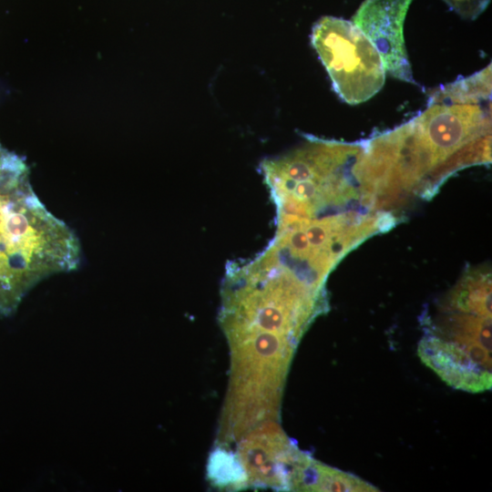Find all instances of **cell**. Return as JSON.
<instances>
[{
	"instance_id": "1",
	"label": "cell",
	"mask_w": 492,
	"mask_h": 492,
	"mask_svg": "<svg viewBox=\"0 0 492 492\" xmlns=\"http://www.w3.org/2000/svg\"><path fill=\"white\" fill-rule=\"evenodd\" d=\"M401 145L435 190L454 172L491 161V64L435 88L426 108L397 127Z\"/></svg>"
},
{
	"instance_id": "2",
	"label": "cell",
	"mask_w": 492,
	"mask_h": 492,
	"mask_svg": "<svg viewBox=\"0 0 492 492\" xmlns=\"http://www.w3.org/2000/svg\"><path fill=\"white\" fill-rule=\"evenodd\" d=\"M364 141H307L260 168L276 207V220L340 213L355 200L367 202L361 177Z\"/></svg>"
},
{
	"instance_id": "3",
	"label": "cell",
	"mask_w": 492,
	"mask_h": 492,
	"mask_svg": "<svg viewBox=\"0 0 492 492\" xmlns=\"http://www.w3.org/2000/svg\"><path fill=\"white\" fill-rule=\"evenodd\" d=\"M311 42L334 91L345 103L361 104L382 89L385 80L382 60L354 23L323 16L314 24Z\"/></svg>"
},
{
	"instance_id": "4",
	"label": "cell",
	"mask_w": 492,
	"mask_h": 492,
	"mask_svg": "<svg viewBox=\"0 0 492 492\" xmlns=\"http://www.w3.org/2000/svg\"><path fill=\"white\" fill-rule=\"evenodd\" d=\"M412 1L364 0L353 23L374 46L386 72L417 85L404 39V22Z\"/></svg>"
},
{
	"instance_id": "5",
	"label": "cell",
	"mask_w": 492,
	"mask_h": 492,
	"mask_svg": "<svg viewBox=\"0 0 492 492\" xmlns=\"http://www.w3.org/2000/svg\"><path fill=\"white\" fill-rule=\"evenodd\" d=\"M421 360L450 386L470 393L491 388L492 373L477 365L456 344L425 333L418 345Z\"/></svg>"
},
{
	"instance_id": "6",
	"label": "cell",
	"mask_w": 492,
	"mask_h": 492,
	"mask_svg": "<svg viewBox=\"0 0 492 492\" xmlns=\"http://www.w3.org/2000/svg\"><path fill=\"white\" fill-rule=\"evenodd\" d=\"M290 490L374 492L379 489L352 474L323 465L303 452L292 468Z\"/></svg>"
},
{
	"instance_id": "7",
	"label": "cell",
	"mask_w": 492,
	"mask_h": 492,
	"mask_svg": "<svg viewBox=\"0 0 492 492\" xmlns=\"http://www.w3.org/2000/svg\"><path fill=\"white\" fill-rule=\"evenodd\" d=\"M449 310L491 316V275L473 272L464 276L447 299Z\"/></svg>"
},
{
	"instance_id": "8",
	"label": "cell",
	"mask_w": 492,
	"mask_h": 492,
	"mask_svg": "<svg viewBox=\"0 0 492 492\" xmlns=\"http://www.w3.org/2000/svg\"><path fill=\"white\" fill-rule=\"evenodd\" d=\"M208 474L218 487H241L247 482L238 457L222 447H217L209 458Z\"/></svg>"
},
{
	"instance_id": "9",
	"label": "cell",
	"mask_w": 492,
	"mask_h": 492,
	"mask_svg": "<svg viewBox=\"0 0 492 492\" xmlns=\"http://www.w3.org/2000/svg\"><path fill=\"white\" fill-rule=\"evenodd\" d=\"M453 11L465 19L474 20L489 5L490 0H443Z\"/></svg>"
}]
</instances>
